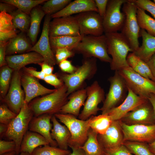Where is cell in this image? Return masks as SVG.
<instances>
[{"mask_svg":"<svg viewBox=\"0 0 155 155\" xmlns=\"http://www.w3.org/2000/svg\"><path fill=\"white\" fill-rule=\"evenodd\" d=\"M67 88L64 84L52 93L30 102L29 106L35 117L44 114L54 115L59 113L67 102Z\"/></svg>","mask_w":155,"mask_h":155,"instance_id":"6da1fadb","label":"cell"},{"mask_svg":"<svg viewBox=\"0 0 155 155\" xmlns=\"http://www.w3.org/2000/svg\"><path fill=\"white\" fill-rule=\"evenodd\" d=\"M107 44L108 53L112 57L111 69L118 71L129 66L127 58L129 52H133L130 45L121 33L105 34Z\"/></svg>","mask_w":155,"mask_h":155,"instance_id":"7a4b0ae2","label":"cell"},{"mask_svg":"<svg viewBox=\"0 0 155 155\" xmlns=\"http://www.w3.org/2000/svg\"><path fill=\"white\" fill-rule=\"evenodd\" d=\"M73 51L82 54L85 58H94L110 63L111 58L108 53L107 44L105 35L99 36L86 35Z\"/></svg>","mask_w":155,"mask_h":155,"instance_id":"3957f363","label":"cell"},{"mask_svg":"<svg viewBox=\"0 0 155 155\" xmlns=\"http://www.w3.org/2000/svg\"><path fill=\"white\" fill-rule=\"evenodd\" d=\"M34 115L28 104L24 102L19 113L7 125V130L4 136L14 142L17 155L20 153L22 142L28 130L29 124Z\"/></svg>","mask_w":155,"mask_h":155,"instance_id":"277c9868","label":"cell"},{"mask_svg":"<svg viewBox=\"0 0 155 155\" xmlns=\"http://www.w3.org/2000/svg\"><path fill=\"white\" fill-rule=\"evenodd\" d=\"M97 70L95 58H85L81 65L71 74H62L60 79L66 86L68 96L79 89L85 81L91 78Z\"/></svg>","mask_w":155,"mask_h":155,"instance_id":"5b68a950","label":"cell"},{"mask_svg":"<svg viewBox=\"0 0 155 155\" xmlns=\"http://www.w3.org/2000/svg\"><path fill=\"white\" fill-rule=\"evenodd\" d=\"M54 116L65 125L69 130L71 137L68 144L69 147H80L86 142L90 127V118L86 120L78 119L70 114L58 113Z\"/></svg>","mask_w":155,"mask_h":155,"instance_id":"8992f818","label":"cell"},{"mask_svg":"<svg viewBox=\"0 0 155 155\" xmlns=\"http://www.w3.org/2000/svg\"><path fill=\"white\" fill-rule=\"evenodd\" d=\"M137 9L130 0L123 5L122 8L125 19L121 33L128 42L133 52L139 47L138 38L141 29L137 17Z\"/></svg>","mask_w":155,"mask_h":155,"instance_id":"52a82bcc","label":"cell"},{"mask_svg":"<svg viewBox=\"0 0 155 155\" xmlns=\"http://www.w3.org/2000/svg\"><path fill=\"white\" fill-rule=\"evenodd\" d=\"M117 71L127 87L137 95L148 99L151 94H155V81L141 75L130 66Z\"/></svg>","mask_w":155,"mask_h":155,"instance_id":"ba28073f","label":"cell"},{"mask_svg":"<svg viewBox=\"0 0 155 155\" xmlns=\"http://www.w3.org/2000/svg\"><path fill=\"white\" fill-rule=\"evenodd\" d=\"M108 80L110 86L102 106L100 110L102 114L107 113L111 109L118 106L124 101L127 95L128 88L125 81L117 71Z\"/></svg>","mask_w":155,"mask_h":155,"instance_id":"9c48e42d","label":"cell"},{"mask_svg":"<svg viewBox=\"0 0 155 155\" xmlns=\"http://www.w3.org/2000/svg\"><path fill=\"white\" fill-rule=\"evenodd\" d=\"M128 0H108L105 15L103 19L105 34L121 31L124 25L125 15L121 11L122 5Z\"/></svg>","mask_w":155,"mask_h":155,"instance_id":"30bf717a","label":"cell"},{"mask_svg":"<svg viewBox=\"0 0 155 155\" xmlns=\"http://www.w3.org/2000/svg\"><path fill=\"white\" fill-rule=\"evenodd\" d=\"M74 17L81 36H99L103 34L104 31L103 18L98 13L86 11L78 14Z\"/></svg>","mask_w":155,"mask_h":155,"instance_id":"8fae6325","label":"cell"},{"mask_svg":"<svg viewBox=\"0 0 155 155\" xmlns=\"http://www.w3.org/2000/svg\"><path fill=\"white\" fill-rule=\"evenodd\" d=\"M87 97L79 119L86 120L96 115L100 110L98 105L104 100V92L97 81L86 88Z\"/></svg>","mask_w":155,"mask_h":155,"instance_id":"7c38bea8","label":"cell"},{"mask_svg":"<svg viewBox=\"0 0 155 155\" xmlns=\"http://www.w3.org/2000/svg\"><path fill=\"white\" fill-rule=\"evenodd\" d=\"M120 121L124 142L134 141L149 144L155 140V124L129 125Z\"/></svg>","mask_w":155,"mask_h":155,"instance_id":"4fadbf2b","label":"cell"},{"mask_svg":"<svg viewBox=\"0 0 155 155\" xmlns=\"http://www.w3.org/2000/svg\"><path fill=\"white\" fill-rule=\"evenodd\" d=\"M119 120L129 125L155 124V117L152 106L148 99L128 113Z\"/></svg>","mask_w":155,"mask_h":155,"instance_id":"5bb4252c","label":"cell"},{"mask_svg":"<svg viewBox=\"0 0 155 155\" xmlns=\"http://www.w3.org/2000/svg\"><path fill=\"white\" fill-rule=\"evenodd\" d=\"M51 18V15H46L40 36L29 52L34 51L38 53L43 57L44 62L53 66L57 62L50 42L49 25Z\"/></svg>","mask_w":155,"mask_h":155,"instance_id":"9a60e30c","label":"cell"},{"mask_svg":"<svg viewBox=\"0 0 155 155\" xmlns=\"http://www.w3.org/2000/svg\"><path fill=\"white\" fill-rule=\"evenodd\" d=\"M21 86L20 72L14 71L9 89L3 100L9 108L17 115L24 102V92Z\"/></svg>","mask_w":155,"mask_h":155,"instance_id":"2e32d148","label":"cell"},{"mask_svg":"<svg viewBox=\"0 0 155 155\" xmlns=\"http://www.w3.org/2000/svg\"><path fill=\"white\" fill-rule=\"evenodd\" d=\"M49 32L50 37L81 35L75 18L72 16L53 18L50 22Z\"/></svg>","mask_w":155,"mask_h":155,"instance_id":"e0dca14e","label":"cell"},{"mask_svg":"<svg viewBox=\"0 0 155 155\" xmlns=\"http://www.w3.org/2000/svg\"><path fill=\"white\" fill-rule=\"evenodd\" d=\"M21 85L25 94L24 102L29 104L35 98L49 94L56 90L47 88L42 85L37 79L25 73L20 72Z\"/></svg>","mask_w":155,"mask_h":155,"instance_id":"ac0fdd59","label":"cell"},{"mask_svg":"<svg viewBox=\"0 0 155 155\" xmlns=\"http://www.w3.org/2000/svg\"><path fill=\"white\" fill-rule=\"evenodd\" d=\"M128 88L127 95L123 102L106 113L111 117L113 121L120 120L128 113L148 100V99L137 95L129 88Z\"/></svg>","mask_w":155,"mask_h":155,"instance_id":"d6986e66","label":"cell"},{"mask_svg":"<svg viewBox=\"0 0 155 155\" xmlns=\"http://www.w3.org/2000/svg\"><path fill=\"white\" fill-rule=\"evenodd\" d=\"M97 139L103 150L114 148L122 144L124 136L120 121H113L105 133L98 135Z\"/></svg>","mask_w":155,"mask_h":155,"instance_id":"ffe728a7","label":"cell"},{"mask_svg":"<svg viewBox=\"0 0 155 155\" xmlns=\"http://www.w3.org/2000/svg\"><path fill=\"white\" fill-rule=\"evenodd\" d=\"M53 115L44 114L34 117L29 124L28 130L40 134L48 141L50 146L57 147V144L51 135L53 124L51 121Z\"/></svg>","mask_w":155,"mask_h":155,"instance_id":"44dd1931","label":"cell"},{"mask_svg":"<svg viewBox=\"0 0 155 155\" xmlns=\"http://www.w3.org/2000/svg\"><path fill=\"white\" fill-rule=\"evenodd\" d=\"M88 11L98 13L94 0H75L71 1L60 11L51 15V17L55 18L69 16Z\"/></svg>","mask_w":155,"mask_h":155,"instance_id":"7402d4cb","label":"cell"},{"mask_svg":"<svg viewBox=\"0 0 155 155\" xmlns=\"http://www.w3.org/2000/svg\"><path fill=\"white\" fill-rule=\"evenodd\" d=\"M7 65L14 71L20 70L27 65L39 64L44 61L43 57L38 53L31 51L26 53L6 57Z\"/></svg>","mask_w":155,"mask_h":155,"instance_id":"603a6c76","label":"cell"},{"mask_svg":"<svg viewBox=\"0 0 155 155\" xmlns=\"http://www.w3.org/2000/svg\"><path fill=\"white\" fill-rule=\"evenodd\" d=\"M87 97L86 89H81L72 93L68 97V100L62 107L60 113L79 116L81 107L84 106Z\"/></svg>","mask_w":155,"mask_h":155,"instance_id":"cb8c5ba5","label":"cell"},{"mask_svg":"<svg viewBox=\"0 0 155 155\" xmlns=\"http://www.w3.org/2000/svg\"><path fill=\"white\" fill-rule=\"evenodd\" d=\"M53 127L51 131V136L61 149L68 150V144L71 137L70 133L65 125L60 123L57 119L53 115L51 119Z\"/></svg>","mask_w":155,"mask_h":155,"instance_id":"d4e9b609","label":"cell"},{"mask_svg":"<svg viewBox=\"0 0 155 155\" xmlns=\"http://www.w3.org/2000/svg\"><path fill=\"white\" fill-rule=\"evenodd\" d=\"M140 36L142 38V45L133 53L137 57L147 63L155 53V36L141 29Z\"/></svg>","mask_w":155,"mask_h":155,"instance_id":"484cf974","label":"cell"},{"mask_svg":"<svg viewBox=\"0 0 155 155\" xmlns=\"http://www.w3.org/2000/svg\"><path fill=\"white\" fill-rule=\"evenodd\" d=\"M46 145L50 144L44 137L38 133L28 130L22 142L20 153H27L31 155L36 148Z\"/></svg>","mask_w":155,"mask_h":155,"instance_id":"4316f807","label":"cell"},{"mask_svg":"<svg viewBox=\"0 0 155 155\" xmlns=\"http://www.w3.org/2000/svg\"><path fill=\"white\" fill-rule=\"evenodd\" d=\"M24 33L21 32L8 41L6 47V55L29 52L32 46Z\"/></svg>","mask_w":155,"mask_h":155,"instance_id":"83f0119b","label":"cell"},{"mask_svg":"<svg viewBox=\"0 0 155 155\" xmlns=\"http://www.w3.org/2000/svg\"><path fill=\"white\" fill-rule=\"evenodd\" d=\"M45 15L41 7L38 6L33 8L30 12V23L27 33L31 43L33 45L36 40L41 20Z\"/></svg>","mask_w":155,"mask_h":155,"instance_id":"f1b7e54d","label":"cell"},{"mask_svg":"<svg viewBox=\"0 0 155 155\" xmlns=\"http://www.w3.org/2000/svg\"><path fill=\"white\" fill-rule=\"evenodd\" d=\"M83 36L67 35L53 37H50V42L52 49L55 50L59 48H65L73 50L80 42Z\"/></svg>","mask_w":155,"mask_h":155,"instance_id":"f546056e","label":"cell"},{"mask_svg":"<svg viewBox=\"0 0 155 155\" xmlns=\"http://www.w3.org/2000/svg\"><path fill=\"white\" fill-rule=\"evenodd\" d=\"M89 118L90 128L98 135L105 133L113 121L107 114L92 116Z\"/></svg>","mask_w":155,"mask_h":155,"instance_id":"4dcf8cb0","label":"cell"},{"mask_svg":"<svg viewBox=\"0 0 155 155\" xmlns=\"http://www.w3.org/2000/svg\"><path fill=\"white\" fill-rule=\"evenodd\" d=\"M98 135L90 128L87 140L80 147L86 155H104V150L98 140Z\"/></svg>","mask_w":155,"mask_h":155,"instance_id":"1f68e13d","label":"cell"},{"mask_svg":"<svg viewBox=\"0 0 155 155\" xmlns=\"http://www.w3.org/2000/svg\"><path fill=\"white\" fill-rule=\"evenodd\" d=\"M137 17L140 28L155 36V20L147 14L144 10L138 7L137 10Z\"/></svg>","mask_w":155,"mask_h":155,"instance_id":"d6a6232c","label":"cell"},{"mask_svg":"<svg viewBox=\"0 0 155 155\" xmlns=\"http://www.w3.org/2000/svg\"><path fill=\"white\" fill-rule=\"evenodd\" d=\"M10 14L12 16L13 23L15 28L24 33L28 32L30 23V15L18 9L15 10Z\"/></svg>","mask_w":155,"mask_h":155,"instance_id":"836d02e7","label":"cell"},{"mask_svg":"<svg viewBox=\"0 0 155 155\" xmlns=\"http://www.w3.org/2000/svg\"><path fill=\"white\" fill-rule=\"evenodd\" d=\"M46 0H3L1 2L11 4L18 9L27 13L30 14L32 9L46 1Z\"/></svg>","mask_w":155,"mask_h":155,"instance_id":"e575fe53","label":"cell"},{"mask_svg":"<svg viewBox=\"0 0 155 155\" xmlns=\"http://www.w3.org/2000/svg\"><path fill=\"white\" fill-rule=\"evenodd\" d=\"M13 70L7 65L1 67L0 72V92L3 100L9 89Z\"/></svg>","mask_w":155,"mask_h":155,"instance_id":"d590c367","label":"cell"},{"mask_svg":"<svg viewBox=\"0 0 155 155\" xmlns=\"http://www.w3.org/2000/svg\"><path fill=\"white\" fill-rule=\"evenodd\" d=\"M71 1V0H47L41 7L46 15L51 16L63 9Z\"/></svg>","mask_w":155,"mask_h":155,"instance_id":"8d00e7d4","label":"cell"},{"mask_svg":"<svg viewBox=\"0 0 155 155\" xmlns=\"http://www.w3.org/2000/svg\"><path fill=\"white\" fill-rule=\"evenodd\" d=\"M123 144L134 155H154L149 148L148 144L126 141L123 142Z\"/></svg>","mask_w":155,"mask_h":155,"instance_id":"74e56055","label":"cell"},{"mask_svg":"<svg viewBox=\"0 0 155 155\" xmlns=\"http://www.w3.org/2000/svg\"><path fill=\"white\" fill-rule=\"evenodd\" d=\"M71 152L68 150H64L57 147L46 145L36 148L31 155H67Z\"/></svg>","mask_w":155,"mask_h":155,"instance_id":"f35d334b","label":"cell"},{"mask_svg":"<svg viewBox=\"0 0 155 155\" xmlns=\"http://www.w3.org/2000/svg\"><path fill=\"white\" fill-rule=\"evenodd\" d=\"M16 29L13 23L12 17L11 15L5 11L1 12L0 32H8Z\"/></svg>","mask_w":155,"mask_h":155,"instance_id":"ab89813d","label":"cell"},{"mask_svg":"<svg viewBox=\"0 0 155 155\" xmlns=\"http://www.w3.org/2000/svg\"><path fill=\"white\" fill-rule=\"evenodd\" d=\"M127 60L129 66L135 72L144 78H149L137 61V56L133 53H131L128 55Z\"/></svg>","mask_w":155,"mask_h":155,"instance_id":"60d3db41","label":"cell"},{"mask_svg":"<svg viewBox=\"0 0 155 155\" xmlns=\"http://www.w3.org/2000/svg\"><path fill=\"white\" fill-rule=\"evenodd\" d=\"M17 115V114L8 108L6 104H2L0 105V123L8 125Z\"/></svg>","mask_w":155,"mask_h":155,"instance_id":"b9f144b4","label":"cell"},{"mask_svg":"<svg viewBox=\"0 0 155 155\" xmlns=\"http://www.w3.org/2000/svg\"><path fill=\"white\" fill-rule=\"evenodd\" d=\"M138 8L146 10L155 18V3L150 0H130Z\"/></svg>","mask_w":155,"mask_h":155,"instance_id":"7bdbcfd3","label":"cell"},{"mask_svg":"<svg viewBox=\"0 0 155 155\" xmlns=\"http://www.w3.org/2000/svg\"><path fill=\"white\" fill-rule=\"evenodd\" d=\"M55 57L57 63L67 60L68 58L74 56L75 52L73 51L65 48H59L55 50Z\"/></svg>","mask_w":155,"mask_h":155,"instance_id":"ee69618b","label":"cell"},{"mask_svg":"<svg viewBox=\"0 0 155 155\" xmlns=\"http://www.w3.org/2000/svg\"><path fill=\"white\" fill-rule=\"evenodd\" d=\"M104 151V155H133L123 144L116 148Z\"/></svg>","mask_w":155,"mask_h":155,"instance_id":"f6af8a7d","label":"cell"},{"mask_svg":"<svg viewBox=\"0 0 155 155\" xmlns=\"http://www.w3.org/2000/svg\"><path fill=\"white\" fill-rule=\"evenodd\" d=\"M16 144L13 141H6L0 140V155L15 151Z\"/></svg>","mask_w":155,"mask_h":155,"instance_id":"bcb514c9","label":"cell"},{"mask_svg":"<svg viewBox=\"0 0 155 155\" xmlns=\"http://www.w3.org/2000/svg\"><path fill=\"white\" fill-rule=\"evenodd\" d=\"M46 82L54 86L55 88H59L64 85L61 80L59 79L57 75L52 74L46 75L43 80Z\"/></svg>","mask_w":155,"mask_h":155,"instance_id":"7dc6e473","label":"cell"},{"mask_svg":"<svg viewBox=\"0 0 155 155\" xmlns=\"http://www.w3.org/2000/svg\"><path fill=\"white\" fill-rule=\"evenodd\" d=\"M59 64L61 70L67 74H71L74 73L77 69V67L72 64L71 61L67 59L61 61Z\"/></svg>","mask_w":155,"mask_h":155,"instance_id":"c3c4849f","label":"cell"},{"mask_svg":"<svg viewBox=\"0 0 155 155\" xmlns=\"http://www.w3.org/2000/svg\"><path fill=\"white\" fill-rule=\"evenodd\" d=\"M23 68L25 73L37 79L44 80L46 75L41 71H37L36 69L33 67H25Z\"/></svg>","mask_w":155,"mask_h":155,"instance_id":"681fc988","label":"cell"},{"mask_svg":"<svg viewBox=\"0 0 155 155\" xmlns=\"http://www.w3.org/2000/svg\"><path fill=\"white\" fill-rule=\"evenodd\" d=\"M97 7L98 13L103 19L106 9L108 0H94Z\"/></svg>","mask_w":155,"mask_h":155,"instance_id":"f907efd6","label":"cell"},{"mask_svg":"<svg viewBox=\"0 0 155 155\" xmlns=\"http://www.w3.org/2000/svg\"><path fill=\"white\" fill-rule=\"evenodd\" d=\"M7 42H0V67L7 65L5 55Z\"/></svg>","mask_w":155,"mask_h":155,"instance_id":"816d5d0a","label":"cell"},{"mask_svg":"<svg viewBox=\"0 0 155 155\" xmlns=\"http://www.w3.org/2000/svg\"><path fill=\"white\" fill-rule=\"evenodd\" d=\"M17 33L16 29L8 32H0V42L9 41L17 35Z\"/></svg>","mask_w":155,"mask_h":155,"instance_id":"f5cc1de1","label":"cell"},{"mask_svg":"<svg viewBox=\"0 0 155 155\" xmlns=\"http://www.w3.org/2000/svg\"><path fill=\"white\" fill-rule=\"evenodd\" d=\"M15 8L13 5L7 3L1 2L0 3V12L4 11L10 14L15 10Z\"/></svg>","mask_w":155,"mask_h":155,"instance_id":"db71d44e","label":"cell"},{"mask_svg":"<svg viewBox=\"0 0 155 155\" xmlns=\"http://www.w3.org/2000/svg\"><path fill=\"white\" fill-rule=\"evenodd\" d=\"M41 68V71L46 75L52 74L53 70V67L43 61L38 64Z\"/></svg>","mask_w":155,"mask_h":155,"instance_id":"11a10c76","label":"cell"},{"mask_svg":"<svg viewBox=\"0 0 155 155\" xmlns=\"http://www.w3.org/2000/svg\"><path fill=\"white\" fill-rule=\"evenodd\" d=\"M146 63L148 66L152 75L155 78V53Z\"/></svg>","mask_w":155,"mask_h":155,"instance_id":"9f6ffc18","label":"cell"},{"mask_svg":"<svg viewBox=\"0 0 155 155\" xmlns=\"http://www.w3.org/2000/svg\"><path fill=\"white\" fill-rule=\"evenodd\" d=\"M72 152L67 155H86L84 151L80 147L69 146Z\"/></svg>","mask_w":155,"mask_h":155,"instance_id":"6f0895ef","label":"cell"},{"mask_svg":"<svg viewBox=\"0 0 155 155\" xmlns=\"http://www.w3.org/2000/svg\"><path fill=\"white\" fill-rule=\"evenodd\" d=\"M7 125L0 123V136L2 138L4 136L7 129Z\"/></svg>","mask_w":155,"mask_h":155,"instance_id":"680465c9","label":"cell"},{"mask_svg":"<svg viewBox=\"0 0 155 155\" xmlns=\"http://www.w3.org/2000/svg\"><path fill=\"white\" fill-rule=\"evenodd\" d=\"M148 99L152 106L155 117V94H151L148 98Z\"/></svg>","mask_w":155,"mask_h":155,"instance_id":"91938a15","label":"cell"},{"mask_svg":"<svg viewBox=\"0 0 155 155\" xmlns=\"http://www.w3.org/2000/svg\"><path fill=\"white\" fill-rule=\"evenodd\" d=\"M149 148L154 155H155V140L152 142L148 144Z\"/></svg>","mask_w":155,"mask_h":155,"instance_id":"94428289","label":"cell"},{"mask_svg":"<svg viewBox=\"0 0 155 155\" xmlns=\"http://www.w3.org/2000/svg\"><path fill=\"white\" fill-rule=\"evenodd\" d=\"M2 155H30L29 154L25 152H21L19 154L17 155L15 151L3 154Z\"/></svg>","mask_w":155,"mask_h":155,"instance_id":"6125c7cd","label":"cell"},{"mask_svg":"<svg viewBox=\"0 0 155 155\" xmlns=\"http://www.w3.org/2000/svg\"><path fill=\"white\" fill-rule=\"evenodd\" d=\"M153 2H154V3H155V0H153Z\"/></svg>","mask_w":155,"mask_h":155,"instance_id":"be15d7a7","label":"cell"}]
</instances>
